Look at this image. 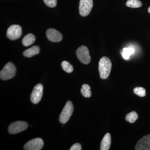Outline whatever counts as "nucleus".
Listing matches in <instances>:
<instances>
[{"instance_id": "4be33fe9", "label": "nucleus", "mask_w": 150, "mask_h": 150, "mask_svg": "<svg viewBox=\"0 0 150 150\" xmlns=\"http://www.w3.org/2000/svg\"><path fill=\"white\" fill-rule=\"evenodd\" d=\"M81 146L80 144L79 143H76L73 145L70 149V150H81Z\"/></svg>"}, {"instance_id": "4468645a", "label": "nucleus", "mask_w": 150, "mask_h": 150, "mask_svg": "<svg viewBox=\"0 0 150 150\" xmlns=\"http://www.w3.org/2000/svg\"><path fill=\"white\" fill-rule=\"evenodd\" d=\"M35 40V36L32 33H29L24 36L22 40V43L23 46L27 47L33 44Z\"/></svg>"}, {"instance_id": "9b49d317", "label": "nucleus", "mask_w": 150, "mask_h": 150, "mask_svg": "<svg viewBox=\"0 0 150 150\" xmlns=\"http://www.w3.org/2000/svg\"><path fill=\"white\" fill-rule=\"evenodd\" d=\"M46 36L47 38L52 42H59L62 39V35L58 30L49 28L46 30Z\"/></svg>"}, {"instance_id": "f3484780", "label": "nucleus", "mask_w": 150, "mask_h": 150, "mask_svg": "<svg viewBox=\"0 0 150 150\" xmlns=\"http://www.w3.org/2000/svg\"><path fill=\"white\" fill-rule=\"evenodd\" d=\"M126 5L132 8H139L142 6V3L139 0H128Z\"/></svg>"}, {"instance_id": "6ab92c4d", "label": "nucleus", "mask_w": 150, "mask_h": 150, "mask_svg": "<svg viewBox=\"0 0 150 150\" xmlns=\"http://www.w3.org/2000/svg\"><path fill=\"white\" fill-rule=\"evenodd\" d=\"M61 66H62V69L66 72L71 73L74 71L73 66L67 61H64L62 62Z\"/></svg>"}, {"instance_id": "a211bd4d", "label": "nucleus", "mask_w": 150, "mask_h": 150, "mask_svg": "<svg viewBox=\"0 0 150 150\" xmlns=\"http://www.w3.org/2000/svg\"><path fill=\"white\" fill-rule=\"evenodd\" d=\"M138 118V114L135 111L130 112L127 114L126 116V121L130 123H134Z\"/></svg>"}, {"instance_id": "aec40b11", "label": "nucleus", "mask_w": 150, "mask_h": 150, "mask_svg": "<svg viewBox=\"0 0 150 150\" xmlns=\"http://www.w3.org/2000/svg\"><path fill=\"white\" fill-rule=\"evenodd\" d=\"M134 92L135 94L140 97H144L146 95V90L144 88L137 87L134 89Z\"/></svg>"}, {"instance_id": "1a4fd4ad", "label": "nucleus", "mask_w": 150, "mask_h": 150, "mask_svg": "<svg viewBox=\"0 0 150 150\" xmlns=\"http://www.w3.org/2000/svg\"><path fill=\"white\" fill-rule=\"evenodd\" d=\"M43 142L40 138L30 140L25 144L23 148L25 150H40L43 148Z\"/></svg>"}, {"instance_id": "2eb2a0df", "label": "nucleus", "mask_w": 150, "mask_h": 150, "mask_svg": "<svg viewBox=\"0 0 150 150\" xmlns=\"http://www.w3.org/2000/svg\"><path fill=\"white\" fill-rule=\"evenodd\" d=\"M135 53V48L134 46H131L129 47L124 48L123 49L122 56L126 60H128L130 58V56Z\"/></svg>"}, {"instance_id": "f03ea898", "label": "nucleus", "mask_w": 150, "mask_h": 150, "mask_svg": "<svg viewBox=\"0 0 150 150\" xmlns=\"http://www.w3.org/2000/svg\"><path fill=\"white\" fill-rule=\"evenodd\" d=\"M16 74V68L13 64L8 62L3 68L0 72V78L5 81L12 79Z\"/></svg>"}, {"instance_id": "20e7f679", "label": "nucleus", "mask_w": 150, "mask_h": 150, "mask_svg": "<svg viewBox=\"0 0 150 150\" xmlns=\"http://www.w3.org/2000/svg\"><path fill=\"white\" fill-rule=\"evenodd\" d=\"M76 54L80 62L84 64H88L90 62L91 56L88 48L85 46L79 47L76 51Z\"/></svg>"}, {"instance_id": "5701e85b", "label": "nucleus", "mask_w": 150, "mask_h": 150, "mask_svg": "<svg viewBox=\"0 0 150 150\" xmlns=\"http://www.w3.org/2000/svg\"><path fill=\"white\" fill-rule=\"evenodd\" d=\"M148 12H149V13H150V7L149 8H148Z\"/></svg>"}, {"instance_id": "6e6552de", "label": "nucleus", "mask_w": 150, "mask_h": 150, "mask_svg": "<svg viewBox=\"0 0 150 150\" xmlns=\"http://www.w3.org/2000/svg\"><path fill=\"white\" fill-rule=\"evenodd\" d=\"M43 86L41 84H38L33 88L30 95V100L33 104H37L40 102L43 96Z\"/></svg>"}, {"instance_id": "423d86ee", "label": "nucleus", "mask_w": 150, "mask_h": 150, "mask_svg": "<svg viewBox=\"0 0 150 150\" xmlns=\"http://www.w3.org/2000/svg\"><path fill=\"white\" fill-rule=\"evenodd\" d=\"M28 127V124L24 121H17L12 123L9 126V133L15 134L21 132L26 130Z\"/></svg>"}, {"instance_id": "7ed1b4c3", "label": "nucleus", "mask_w": 150, "mask_h": 150, "mask_svg": "<svg viewBox=\"0 0 150 150\" xmlns=\"http://www.w3.org/2000/svg\"><path fill=\"white\" fill-rule=\"evenodd\" d=\"M74 111V107L72 103L67 101L59 116V120L62 124H65L71 118Z\"/></svg>"}, {"instance_id": "412c9836", "label": "nucleus", "mask_w": 150, "mask_h": 150, "mask_svg": "<svg viewBox=\"0 0 150 150\" xmlns=\"http://www.w3.org/2000/svg\"><path fill=\"white\" fill-rule=\"evenodd\" d=\"M44 3L50 8L55 7L57 4V0H43Z\"/></svg>"}, {"instance_id": "0eeeda50", "label": "nucleus", "mask_w": 150, "mask_h": 150, "mask_svg": "<svg viewBox=\"0 0 150 150\" xmlns=\"http://www.w3.org/2000/svg\"><path fill=\"white\" fill-rule=\"evenodd\" d=\"M22 35L21 28L18 25H13L8 28L6 36L11 40H15L20 38Z\"/></svg>"}, {"instance_id": "39448f33", "label": "nucleus", "mask_w": 150, "mask_h": 150, "mask_svg": "<svg viewBox=\"0 0 150 150\" xmlns=\"http://www.w3.org/2000/svg\"><path fill=\"white\" fill-rule=\"evenodd\" d=\"M93 6V0H80L79 6V13L82 16H87Z\"/></svg>"}, {"instance_id": "dca6fc26", "label": "nucleus", "mask_w": 150, "mask_h": 150, "mask_svg": "<svg viewBox=\"0 0 150 150\" xmlns=\"http://www.w3.org/2000/svg\"><path fill=\"white\" fill-rule=\"evenodd\" d=\"M81 93L83 96L86 98H90L91 96V88L88 85L84 84L82 86L81 90Z\"/></svg>"}, {"instance_id": "f8f14e48", "label": "nucleus", "mask_w": 150, "mask_h": 150, "mask_svg": "<svg viewBox=\"0 0 150 150\" xmlns=\"http://www.w3.org/2000/svg\"><path fill=\"white\" fill-rule=\"evenodd\" d=\"M110 145H111V137L109 133H107L105 135L104 137L101 141L100 150H109Z\"/></svg>"}, {"instance_id": "9d476101", "label": "nucleus", "mask_w": 150, "mask_h": 150, "mask_svg": "<svg viewBox=\"0 0 150 150\" xmlns=\"http://www.w3.org/2000/svg\"><path fill=\"white\" fill-rule=\"evenodd\" d=\"M135 150H150V134L144 136L138 141Z\"/></svg>"}, {"instance_id": "f257e3e1", "label": "nucleus", "mask_w": 150, "mask_h": 150, "mask_svg": "<svg viewBox=\"0 0 150 150\" xmlns=\"http://www.w3.org/2000/svg\"><path fill=\"white\" fill-rule=\"evenodd\" d=\"M112 68V64L109 58L103 57L100 59L98 64V71L100 78L105 79L109 76Z\"/></svg>"}, {"instance_id": "ddd939ff", "label": "nucleus", "mask_w": 150, "mask_h": 150, "mask_svg": "<svg viewBox=\"0 0 150 150\" xmlns=\"http://www.w3.org/2000/svg\"><path fill=\"white\" fill-rule=\"evenodd\" d=\"M39 52H40L39 47L38 46H34L23 51V55L25 57L30 58L38 54Z\"/></svg>"}]
</instances>
